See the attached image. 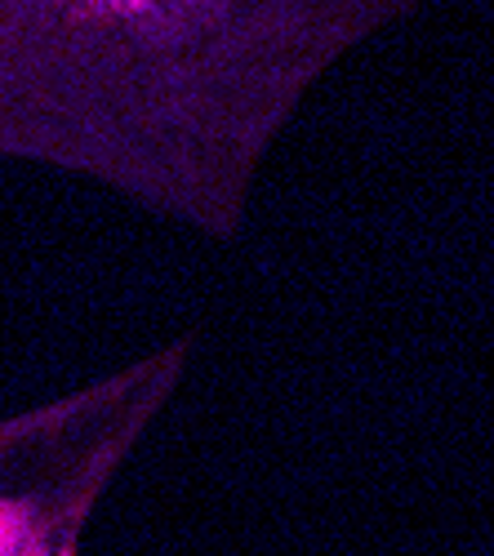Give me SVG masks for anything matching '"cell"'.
Masks as SVG:
<instances>
[{
    "label": "cell",
    "mask_w": 494,
    "mask_h": 556,
    "mask_svg": "<svg viewBox=\"0 0 494 556\" xmlns=\"http://www.w3.org/2000/svg\"><path fill=\"white\" fill-rule=\"evenodd\" d=\"M419 0H0V161L237 241L263 161Z\"/></svg>",
    "instance_id": "cell-1"
},
{
    "label": "cell",
    "mask_w": 494,
    "mask_h": 556,
    "mask_svg": "<svg viewBox=\"0 0 494 556\" xmlns=\"http://www.w3.org/2000/svg\"><path fill=\"white\" fill-rule=\"evenodd\" d=\"M192 339L0 419V556H80L99 503L178 396Z\"/></svg>",
    "instance_id": "cell-2"
}]
</instances>
